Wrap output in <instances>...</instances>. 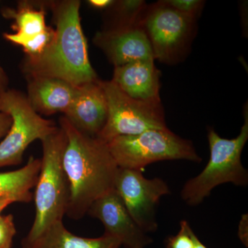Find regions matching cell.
<instances>
[{
	"mask_svg": "<svg viewBox=\"0 0 248 248\" xmlns=\"http://www.w3.org/2000/svg\"><path fill=\"white\" fill-rule=\"evenodd\" d=\"M60 127L66 136L62 158L70 190L66 215L79 220L93 202L114 189L119 167L107 143L81 133L65 117Z\"/></svg>",
	"mask_w": 248,
	"mask_h": 248,
	"instance_id": "1",
	"label": "cell"
},
{
	"mask_svg": "<svg viewBox=\"0 0 248 248\" xmlns=\"http://www.w3.org/2000/svg\"><path fill=\"white\" fill-rule=\"evenodd\" d=\"M80 5L78 0L52 4L56 25L53 38L40 56L26 59L24 71L28 77L59 78L77 86L99 79L90 62Z\"/></svg>",
	"mask_w": 248,
	"mask_h": 248,
	"instance_id": "2",
	"label": "cell"
},
{
	"mask_svg": "<svg viewBox=\"0 0 248 248\" xmlns=\"http://www.w3.org/2000/svg\"><path fill=\"white\" fill-rule=\"evenodd\" d=\"M43 156L35 184V216L22 246L30 244L54 223L63 221L66 215L70 190L62 163L66 136L60 127L42 141Z\"/></svg>",
	"mask_w": 248,
	"mask_h": 248,
	"instance_id": "3",
	"label": "cell"
},
{
	"mask_svg": "<svg viewBox=\"0 0 248 248\" xmlns=\"http://www.w3.org/2000/svg\"><path fill=\"white\" fill-rule=\"evenodd\" d=\"M244 124L234 139L222 138L213 128L208 129L210 159L203 171L186 183L181 192L184 202L190 206L202 203L217 186L232 183L246 187L248 172L241 162V154L248 140V103L244 109Z\"/></svg>",
	"mask_w": 248,
	"mask_h": 248,
	"instance_id": "4",
	"label": "cell"
},
{
	"mask_svg": "<svg viewBox=\"0 0 248 248\" xmlns=\"http://www.w3.org/2000/svg\"><path fill=\"white\" fill-rule=\"evenodd\" d=\"M107 144L116 164L122 169L143 171L148 165L170 160L202 161L192 141L178 136L169 128L117 137Z\"/></svg>",
	"mask_w": 248,
	"mask_h": 248,
	"instance_id": "5",
	"label": "cell"
},
{
	"mask_svg": "<svg viewBox=\"0 0 248 248\" xmlns=\"http://www.w3.org/2000/svg\"><path fill=\"white\" fill-rule=\"evenodd\" d=\"M141 26L154 60L173 65L186 58L197 32V21L179 14L164 1L148 5Z\"/></svg>",
	"mask_w": 248,
	"mask_h": 248,
	"instance_id": "6",
	"label": "cell"
},
{
	"mask_svg": "<svg viewBox=\"0 0 248 248\" xmlns=\"http://www.w3.org/2000/svg\"><path fill=\"white\" fill-rule=\"evenodd\" d=\"M0 112L8 114L12 124L0 142V169L22 164L23 155L35 140L41 141L59 127L31 107L27 97L14 90L0 93Z\"/></svg>",
	"mask_w": 248,
	"mask_h": 248,
	"instance_id": "7",
	"label": "cell"
},
{
	"mask_svg": "<svg viewBox=\"0 0 248 248\" xmlns=\"http://www.w3.org/2000/svg\"><path fill=\"white\" fill-rule=\"evenodd\" d=\"M108 104L105 126L97 137L108 143L120 136L139 135L147 130L168 128L162 103L136 100L112 81L99 80Z\"/></svg>",
	"mask_w": 248,
	"mask_h": 248,
	"instance_id": "8",
	"label": "cell"
},
{
	"mask_svg": "<svg viewBox=\"0 0 248 248\" xmlns=\"http://www.w3.org/2000/svg\"><path fill=\"white\" fill-rule=\"evenodd\" d=\"M114 189L145 232L157 231L156 209L161 197L170 194L169 185L163 179H147L142 171L119 168Z\"/></svg>",
	"mask_w": 248,
	"mask_h": 248,
	"instance_id": "9",
	"label": "cell"
},
{
	"mask_svg": "<svg viewBox=\"0 0 248 248\" xmlns=\"http://www.w3.org/2000/svg\"><path fill=\"white\" fill-rule=\"evenodd\" d=\"M87 214L102 222L104 234L118 239L125 248H146L153 243L134 221L115 189L93 202Z\"/></svg>",
	"mask_w": 248,
	"mask_h": 248,
	"instance_id": "10",
	"label": "cell"
},
{
	"mask_svg": "<svg viewBox=\"0 0 248 248\" xmlns=\"http://www.w3.org/2000/svg\"><path fill=\"white\" fill-rule=\"evenodd\" d=\"M93 43L115 67L143 60H155L151 44L141 26L103 29Z\"/></svg>",
	"mask_w": 248,
	"mask_h": 248,
	"instance_id": "11",
	"label": "cell"
},
{
	"mask_svg": "<svg viewBox=\"0 0 248 248\" xmlns=\"http://www.w3.org/2000/svg\"><path fill=\"white\" fill-rule=\"evenodd\" d=\"M99 80L78 86L63 117L81 133L97 138L107 123L108 104Z\"/></svg>",
	"mask_w": 248,
	"mask_h": 248,
	"instance_id": "12",
	"label": "cell"
},
{
	"mask_svg": "<svg viewBox=\"0 0 248 248\" xmlns=\"http://www.w3.org/2000/svg\"><path fill=\"white\" fill-rule=\"evenodd\" d=\"M160 76L154 60H143L115 67L112 81L133 99L160 102Z\"/></svg>",
	"mask_w": 248,
	"mask_h": 248,
	"instance_id": "13",
	"label": "cell"
},
{
	"mask_svg": "<svg viewBox=\"0 0 248 248\" xmlns=\"http://www.w3.org/2000/svg\"><path fill=\"white\" fill-rule=\"evenodd\" d=\"M29 78V104L38 114H63L69 108L76 97L78 86L65 80L50 77L31 76Z\"/></svg>",
	"mask_w": 248,
	"mask_h": 248,
	"instance_id": "14",
	"label": "cell"
},
{
	"mask_svg": "<svg viewBox=\"0 0 248 248\" xmlns=\"http://www.w3.org/2000/svg\"><path fill=\"white\" fill-rule=\"evenodd\" d=\"M118 239L104 234L98 238H85L73 234L63 221L47 228L35 241L22 246V248H120Z\"/></svg>",
	"mask_w": 248,
	"mask_h": 248,
	"instance_id": "15",
	"label": "cell"
},
{
	"mask_svg": "<svg viewBox=\"0 0 248 248\" xmlns=\"http://www.w3.org/2000/svg\"><path fill=\"white\" fill-rule=\"evenodd\" d=\"M3 16L14 19L12 28L16 31L14 33H4V38L21 47L49 28L46 23L44 7L35 8L29 3H21L16 9L6 8L3 11Z\"/></svg>",
	"mask_w": 248,
	"mask_h": 248,
	"instance_id": "16",
	"label": "cell"
},
{
	"mask_svg": "<svg viewBox=\"0 0 248 248\" xmlns=\"http://www.w3.org/2000/svg\"><path fill=\"white\" fill-rule=\"evenodd\" d=\"M41 159L31 156L22 169L0 172V197L13 199L16 203H30L33 196L31 192L37 183Z\"/></svg>",
	"mask_w": 248,
	"mask_h": 248,
	"instance_id": "17",
	"label": "cell"
},
{
	"mask_svg": "<svg viewBox=\"0 0 248 248\" xmlns=\"http://www.w3.org/2000/svg\"><path fill=\"white\" fill-rule=\"evenodd\" d=\"M148 4L143 0L114 1L107 11L104 29L141 26V21Z\"/></svg>",
	"mask_w": 248,
	"mask_h": 248,
	"instance_id": "18",
	"label": "cell"
},
{
	"mask_svg": "<svg viewBox=\"0 0 248 248\" xmlns=\"http://www.w3.org/2000/svg\"><path fill=\"white\" fill-rule=\"evenodd\" d=\"M166 4L186 17L197 21L205 4L201 0H164Z\"/></svg>",
	"mask_w": 248,
	"mask_h": 248,
	"instance_id": "19",
	"label": "cell"
},
{
	"mask_svg": "<svg viewBox=\"0 0 248 248\" xmlns=\"http://www.w3.org/2000/svg\"><path fill=\"white\" fill-rule=\"evenodd\" d=\"M195 234L186 220L180 222V230L174 236H170L166 241V248H195L193 236Z\"/></svg>",
	"mask_w": 248,
	"mask_h": 248,
	"instance_id": "20",
	"label": "cell"
},
{
	"mask_svg": "<svg viewBox=\"0 0 248 248\" xmlns=\"http://www.w3.org/2000/svg\"><path fill=\"white\" fill-rule=\"evenodd\" d=\"M14 215H0V248H11L16 236Z\"/></svg>",
	"mask_w": 248,
	"mask_h": 248,
	"instance_id": "21",
	"label": "cell"
},
{
	"mask_svg": "<svg viewBox=\"0 0 248 248\" xmlns=\"http://www.w3.org/2000/svg\"><path fill=\"white\" fill-rule=\"evenodd\" d=\"M238 236L246 247L248 246V214L243 215L239 225Z\"/></svg>",
	"mask_w": 248,
	"mask_h": 248,
	"instance_id": "22",
	"label": "cell"
},
{
	"mask_svg": "<svg viewBox=\"0 0 248 248\" xmlns=\"http://www.w3.org/2000/svg\"><path fill=\"white\" fill-rule=\"evenodd\" d=\"M12 124V119L8 114L0 112V140L4 138Z\"/></svg>",
	"mask_w": 248,
	"mask_h": 248,
	"instance_id": "23",
	"label": "cell"
},
{
	"mask_svg": "<svg viewBox=\"0 0 248 248\" xmlns=\"http://www.w3.org/2000/svg\"><path fill=\"white\" fill-rule=\"evenodd\" d=\"M112 0H90L88 1L93 8L99 10H107L112 4Z\"/></svg>",
	"mask_w": 248,
	"mask_h": 248,
	"instance_id": "24",
	"label": "cell"
},
{
	"mask_svg": "<svg viewBox=\"0 0 248 248\" xmlns=\"http://www.w3.org/2000/svg\"><path fill=\"white\" fill-rule=\"evenodd\" d=\"M8 85V78L4 70L0 66V93L6 91Z\"/></svg>",
	"mask_w": 248,
	"mask_h": 248,
	"instance_id": "25",
	"label": "cell"
},
{
	"mask_svg": "<svg viewBox=\"0 0 248 248\" xmlns=\"http://www.w3.org/2000/svg\"><path fill=\"white\" fill-rule=\"evenodd\" d=\"M16 203L13 199L7 197H0V215H1L3 210L7 208L11 204Z\"/></svg>",
	"mask_w": 248,
	"mask_h": 248,
	"instance_id": "26",
	"label": "cell"
},
{
	"mask_svg": "<svg viewBox=\"0 0 248 248\" xmlns=\"http://www.w3.org/2000/svg\"><path fill=\"white\" fill-rule=\"evenodd\" d=\"M194 246L195 248H208L203 243L201 242L200 240L195 234L193 236Z\"/></svg>",
	"mask_w": 248,
	"mask_h": 248,
	"instance_id": "27",
	"label": "cell"
}]
</instances>
